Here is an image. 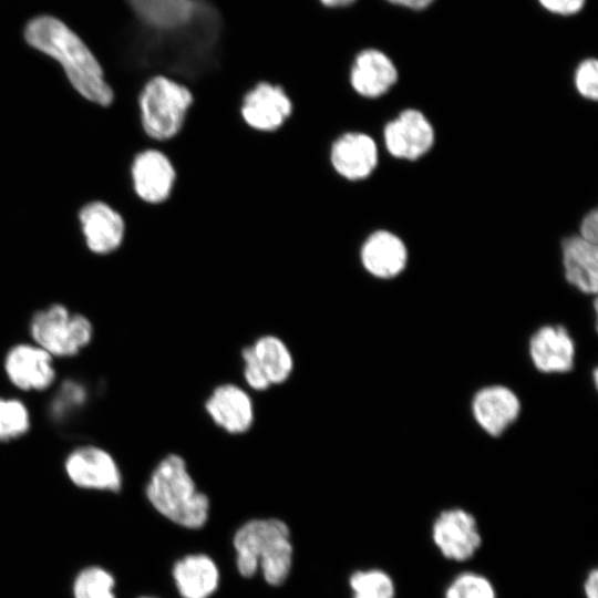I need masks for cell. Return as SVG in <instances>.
I'll list each match as a JSON object with an SVG mask.
<instances>
[{"instance_id": "obj_1", "label": "cell", "mask_w": 598, "mask_h": 598, "mask_svg": "<svg viewBox=\"0 0 598 598\" xmlns=\"http://www.w3.org/2000/svg\"><path fill=\"white\" fill-rule=\"evenodd\" d=\"M29 47L55 61L69 83L85 100L110 106L115 99L103 68L84 40L64 21L51 16L31 18L23 29Z\"/></svg>"}, {"instance_id": "obj_2", "label": "cell", "mask_w": 598, "mask_h": 598, "mask_svg": "<svg viewBox=\"0 0 598 598\" xmlns=\"http://www.w3.org/2000/svg\"><path fill=\"white\" fill-rule=\"evenodd\" d=\"M194 103L190 89L163 73L148 76L136 95L138 124L154 144L175 138L183 130Z\"/></svg>"}, {"instance_id": "obj_3", "label": "cell", "mask_w": 598, "mask_h": 598, "mask_svg": "<svg viewBox=\"0 0 598 598\" xmlns=\"http://www.w3.org/2000/svg\"><path fill=\"white\" fill-rule=\"evenodd\" d=\"M146 495L155 509L181 526L199 528L207 520L208 498L196 489L185 461L178 455L171 454L157 464Z\"/></svg>"}, {"instance_id": "obj_4", "label": "cell", "mask_w": 598, "mask_h": 598, "mask_svg": "<svg viewBox=\"0 0 598 598\" xmlns=\"http://www.w3.org/2000/svg\"><path fill=\"white\" fill-rule=\"evenodd\" d=\"M237 567L244 577L252 576L261 567L270 585L282 584L290 570L292 547L289 529L279 519H255L235 535Z\"/></svg>"}, {"instance_id": "obj_5", "label": "cell", "mask_w": 598, "mask_h": 598, "mask_svg": "<svg viewBox=\"0 0 598 598\" xmlns=\"http://www.w3.org/2000/svg\"><path fill=\"white\" fill-rule=\"evenodd\" d=\"M30 332L38 346L51 355L72 357L90 342L93 329L84 316L53 305L34 313Z\"/></svg>"}, {"instance_id": "obj_6", "label": "cell", "mask_w": 598, "mask_h": 598, "mask_svg": "<svg viewBox=\"0 0 598 598\" xmlns=\"http://www.w3.org/2000/svg\"><path fill=\"white\" fill-rule=\"evenodd\" d=\"M127 175L133 195L148 206L167 202L177 178L172 159L155 145L146 146L132 156Z\"/></svg>"}, {"instance_id": "obj_7", "label": "cell", "mask_w": 598, "mask_h": 598, "mask_svg": "<svg viewBox=\"0 0 598 598\" xmlns=\"http://www.w3.org/2000/svg\"><path fill=\"white\" fill-rule=\"evenodd\" d=\"M329 164L344 182L362 183L375 174L380 164V147L374 136L364 131H346L331 143Z\"/></svg>"}, {"instance_id": "obj_8", "label": "cell", "mask_w": 598, "mask_h": 598, "mask_svg": "<svg viewBox=\"0 0 598 598\" xmlns=\"http://www.w3.org/2000/svg\"><path fill=\"white\" fill-rule=\"evenodd\" d=\"M292 101L276 83L259 81L243 96L239 114L244 124L262 134L279 131L291 117Z\"/></svg>"}, {"instance_id": "obj_9", "label": "cell", "mask_w": 598, "mask_h": 598, "mask_svg": "<svg viewBox=\"0 0 598 598\" xmlns=\"http://www.w3.org/2000/svg\"><path fill=\"white\" fill-rule=\"evenodd\" d=\"M386 152L395 158L416 161L424 156L435 141L434 128L429 118L416 109H405L382 128Z\"/></svg>"}, {"instance_id": "obj_10", "label": "cell", "mask_w": 598, "mask_h": 598, "mask_svg": "<svg viewBox=\"0 0 598 598\" xmlns=\"http://www.w3.org/2000/svg\"><path fill=\"white\" fill-rule=\"evenodd\" d=\"M399 73L394 62L382 50L364 47L358 50L348 69L350 90L364 101H375L396 83Z\"/></svg>"}, {"instance_id": "obj_11", "label": "cell", "mask_w": 598, "mask_h": 598, "mask_svg": "<svg viewBox=\"0 0 598 598\" xmlns=\"http://www.w3.org/2000/svg\"><path fill=\"white\" fill-rule=\"evenodd\" d=\"M245 379L255 390L285 382L292 370V357L286 344L274 336L258 339L243 350Z\"/></svg>"}, {"instance_id": "obj_12", "label": "cell", "mask_w": 598, "mask_h": 598, "mask_svg": "<svg viewBox=\"0 0 598 598\" xmlns=\"http://www.w3.org/2000/svg\"><path fill=\"white\" fill-rule=\"evenodd\" d=\"M81 231L90 251L107 255L125 241L127 223L114 207L102 200L85 204L78 214Z\"/></svg>"}, {"instance_id": "obj_13", "label": "cell", "mask_w": 598, "mask_h": 598, "mask_svg": "<svg viewBox=\"0 0 598 598\" xmlns=\"http://www.w3.org/2000/svg\"><path fill=\"white\" fill-rule=\"evenodd\" d=\"M358 262L364 272L375 279H393L406 267L408 249L404 241L394 233L375 228L361 241Z\"/></svg>"}, {"instance_id": "obj_14", "label": "cell", "mask_w": 598, "mask_h": 598, "mask_svg": "<svg viewBox=\"0 0 598 598\" xmlns=\"http://www.w3.org/2000/svg\"><path fill=\"white\" fill-rule=\"evenodd\" d=\"M471 412L481 430L492 437H498L519 417L522 402L511 388L491 384L475 392Z\"/></svg>"}, {"instance_id": "obj_15", "label": "cell", "mask_w": 598, "mask_h": 598, "mask_svg": "<svg viewBox=\"0 0 598 598\" xmlns=\"http://www.w3.org/2000/svg\"><path fill=\"white\" fill-rule=\"evenodd\" d=\"M528 355L540 373H567L575 367V340L564 326L545 324L530 336Z\"/></svg>"}, {"instance_id": "obj_16", "label": "cell", "mask_w": 598, "mask_h": 598, "mask_svg": "<svg viewBox=\"0 0 598 598\" xmlns=\"http://www.w3.org/2000/svg\"><path fill=\"white\" fill-rule=\"evenodd\" d=\"M65 471L73 484L82 488L118 492L122 480L114 458L96 446H81L65 461Z\"/></svg>"}, {"instance_id": "obj_17", "label": "cell", "mask_w": 598, "mask_h": 598, "mask_svg": "<svg viewBox=\"0 0 598 598\" xmlns=\"http://www.w3.org/2000/svg\"><path fill=\"white\" fill-rule=\"evenodd\" d=\"M136 21L153 33H169L189 25L207 0H126Z\"/></svg>"}, {"instance_id": "obj_18", "label": "cell", "mask_w": 598, "mask_h": 598, "mask_svg": "<svg viewBox=\"0 0 598 598\" xmlns=\"http://www.w3.org/2000/svg\"><path fill=\"white\" fill-rule=\"evenodd\" d=\"M432 536L441 553L455 560L470 558L481 545L474 516L462 508L443 511L433 524Z\"/></svg>"}, {"instance_id": "obj_19", "label": "cell", "mask_w": 598, "mask_h": 598, "mask_svg": "<svg viewBox=\"0 0 598 598\" xmlns=\"http://www.w3.org/2000/svg\"><path fill=\"white\" fill-rule=\"evenodd\" d=\"M4 369L10 381L21 390H44L55 378L52 355L30 344H18L10 349Z\"/></svg>"}, {"instance_id": "obj_20", "label": "cell", "mask_w": 598, "mask_h": 598, "mask_svg": "<svg viewBox=\"0 0 598 598\" xmlns=\"http://www.w3.org/2000/svg\"><path fill=\"white\" fill-rule=\"evenodd\" d=\"M561 261L566 281L584 295L595 296L598 289V245L578 235L561 241Z\"/></svg>"}, {"instance_id": "obj_21", "label": "cell", "mask_w": 598, "mask_h": 598, "mask_svg": "<svg viewBox=\"0 0 598 598\" xmlns=\"http://www.w3.org/2000/svg\"><path fill=\"white\" fill-rule=\"evenodd\" d=\"M206 410L217 425L233 434L246 432L254 421L251 399L234 384L216 388L206 402Z\"/></svg>"}, {"instance_id": "obj_22", "label": "cell", "mask_w": 598, "mask_h": 598, "mask_svg": "<svg viewBox=\"0 0 598 598\" xmlns=\"http://www.w3.org/2000/svg\"><path fill=\"white\" fill-rule=\"evenodd\" d=\"M173 575L184 598H208L218 585V569L205 555L187 556L177 561Z\"/></svg>"}, {"instance_id": "obj_23", "label": "cell", "mask_w": 598, "mask_h": 598, "mask_svg": "<svg viewBox=\"0 0 598 598\" xmlns=\"http://www.w3.org/2000/svg\"><path fill=\"white\" fill-rule=\"evenodd\" d=\"M115 580L102 567L90 566L82 569L74 579V598H115Z\"/></svg>"}, {"instance_id": "obj_24", "label": "cell", "mask_w": 598, "mask_h": 598, "mask_svg": "<svg viewBox=\"0 0 598 598\" xmlns=\"http://www.w3.org/2000/svg\"><path fill=\"white\" fill-rule=\"evenodd\" d=\"M353 598H394L392 579L381 570L357 571L350 578Z\"/></svg>"}, {"instance_id": "obj_25", "label": "cell", "mask_w": 598, "mask_h": 598, "mask_svg": "<svg viewBox=\"0 0 598 598\" xmlns=\"http://www.w3.org/2000/svg\"><path fill=\"white\" fill-rule=\"evenodd\" d=\"M30 427L25 405L16 399L0 398V441H9L24 434Z\"/></svg>"}, {"instance_id": "obj_26", "label": "cell", "mask_w": 598, "mask_h": 598, "mask_svg": "<svg viewBox=\"0 0 598 598\" xmlns=\"http://www.w3.org/2000/svg\"><path fill=\"white\" fill-rule=\"evenodd\" d=\"M445 598H496L492 584L483 576L464 573L446 590Z\"/></svg>"}, {"instance_id": "obj_27", "label": "cell", "mask_w": 598, "mask_h": 598, "mask_svg": "<svg viewBox=\"0 0 598 598\" xmlns=\"http://www.w3.org/2000/svg\"><path fill=\"white\" fill-rule=\"evenodd\" d=\"M577 92L586 100L597 101L598 97V62L595 58L582 60L574 76Z\"/></svg>"}, {"instance_id": "obj_28", "label": "cell", "mask_w": 598, "mask_h": 598, "mask_svg": "<svg viewBox=\"0 0 598 598\" xmlns=\"http://www.w3.org/2000/svg\"><path fill=\"white\" fill-rule=\"evenodd\" d=\"M548 12L558 16H573L581 11L586 0H537Z\"/></svg>"}, {"instance_id": "obj_29", "label": "cell", "mask_w": 598, "mask_h": 598, "mask_svg": "<svg viewBox=\"0 0 598 598\" xmlns=\"http://www.w3.org/2000/svg\"><path fill=\"white\" fill-rule=\"evenodd\" d=\"M578 236L588 243L596 244V245L598 244V212L597 209H592L584 216L580 223Z\"/></svg>"}, {"instance_id": "obj_30", "label": "cell", "mask_w": 598, "mask_h": 598, "mask_svg": "<svg viewBox=\"0 0 598 598\" xmlns=\"http://www.w3.org/2000/svg\"><path fill=\"white\" fill-rule=\"evenodd\" d=\"M385 1L394 6H399L406 9L416 10V11L424 10L434 2V0H385Z\"/></svg>"}, {"instance_id": "obj_31", "label": "cell", "mask_w": 598, "mask_h": 598, "mask_svg": "<svg viewBox=\"0 0 598 598\" xmlns=\"http://www.w3.org/2000/svg\"><path fill=\"white\" fill-rule=\"evenodd\" d=\"M585 594L587 598H598V571L592 569L585 581Z\"/></svg>"}, {"instance_id": "obj_32", "label": "cell", "mask_w": 598, "mask_h": 598, "mask_svg": "<svg viewBox=\"0 0 598 598\" xmlns=\"http://www.w3.org/2000/svg\"><path fill=\"white\" fill-rule=\"evenodd\" d=\"M359 0H318L320 6L331 10L347 9L355 4Z\"/></svg>"}, {"instance_id": "obj_33", "label": "cell", "mask_w": 598, "mask_h": 598, "mask_svg": "<svg viewBox=\"0 0 598 598\" xmlns=\"http://www.w3.org/2000/svg\"><path fill=\"white\" fill-rule=\"evenodd\" d=\"M141 598H152V597H141Z\"/></svg>"}]
</instances>
